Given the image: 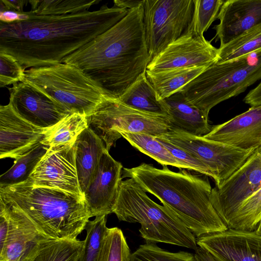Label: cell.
Masks as SVG:
<instances>
[{
	"mask_svg": "<svg viewBox=\"0 0 261 261\" xmlns=\"http://www.w3.org/2000/svg\"><path fill=\"white\" fill-rule=\"evenodd\" d=\"M129 11L105 5L93 11L59 16L27 11V20L0 21V51L14 57L24 70L56 65L115 25Z\"/></svg>",
	"mask_w": 261,
	"mask_h": 261,
	"instance_id": "cell-1",
	"label": "cell"
},
{
	"mask_svg": "<svg viewBox=\"0 0 261 261\" xmlns=\"http://www.w3.org/2000/svg\"><path fill=\"white\" fill-rule=\"evenodd\" d=\"M143 5V4H142ZM142 5L119 22L63 59L94 81L105 96L118 99L150 62Z\"/></svg>",
	"mask_w": 261,
	"mask_h": 261,
	"instance_id": "cell-2",
	"label": "cell"
},
{
	"mask_svg": "<svg viewBox=\"0 0 261 261\" xmlns=\"http://www.w3.org/2000/svg\"><path fill=\"white\" fill-rule=\"evenodd\" d=\"M122 177L133 178L155 196L197 238L228 229L211 202L213 188L207 177L186 169L174 172L167 166L159 169L144 163L123 168Z\"/></svg>",
	"mask_w": 261,
	"mask_h": 261,
	"instance_id": "cell-3",
	"label": "cell"
},
{
	"mask_svg": "<svg viewBox=\"0 0 261 261\" xmlns=\"http://www.w3.org/2000/svg\"><path fill=\"white\" fill-rule=\"evenodd\" d=\"M0 200L22 212L51 238L77 239L91 218L84 197L29 180L0 188Z\"/></svg>",
	"mask_w": 261,
	"mask_h": 261,
	"instance_id": "cell-4",
	"label": "cell"
},
{
	"mask_svg": "<svg viewBox=\"0 0 261 261\" xmlns=\"http://www.w3.org/2000/svg\"><path fill=\"white\" fill-rule=\"evenodd\" d=\"M119 221L138 223L146 243H164L195 250L194 234L170 209L151 200L133 178L122 180L113 210Z\"/></svg>",
	"mask_w": 261,
	"mask_h": 261,
	"instance_id": "cell-5",
	"label": "cell"
},
{
	"mask_svg": "<svg viewBox=\"0 0 261 261\" xmlns=\"http://www.w3.org/2000/svg\"><path fill=\"white\" fill-rule=\"evenodd\" d=\"M261 79V49L228 62L215 63L179 92L208 116L219 103L236 96Z\"/></svg>",
	"mask_w": 261,
	"mask_h": 261,
	"instance_id": "cell-6",
	"label": "cell"
},
{
	"mask_svg": "<svg viewBox=\"0 0 261 261\" xmlns=\"http://www.w3.org/2000/svg\"><path fill=\"white\" fill-rule=\"evenodd\" d=\"M25 82L34 86L68 114L90 115L105 96L91 79L75 66L61 63L25 70Z\"/></svg>",
	"mask_w": 261,
	"mask_h": 261,
	"instance_id": "cell-7",
	"label": "cell"
},
{
	"mask_svg": "<svg viewBox=\"0 0 261 261\" xmlns=\"http://www.w3.org/2000/svg\"><path fill=\"white\" fill-rule=\"evenodd\" d=\"M86 118L88 128L103 141L108 151L122 137L120 132L143 133L158 137L172 127L169 116L141 112L117 98L106 96Z\"/></svg>",
	"mask_w": 261,
	"mask_h": 261,
	"instance_id": "cell-8",
	"label": "cell"
},
{
	"mask_svg": "<svg viewBox=\"0 0 261 261\" xmlns=\"http://www.w3.org/2000/svg\"><path fill=\"white\" fill-rule=\"evenodd\" d=\"M143 24L150 62L168 45L188 34L194 0H144Z\"/></svg>",
	"mask_w": 261,
	"mask_h": 261,
	"instance_id": "cell-9",
	"label": "cell"
},
{
	"mask_svg": "<svg viewBox=\"0 0 261 261\" xmlns=\"http://www.w3.org/2000/svg\"><path fill=\"white\" fill-rule=\"evenodd\" d=\"M156 138L164 139L201 161L219 186L241 167L255 149H244L171 127Z\"/></svg>",
	"mask_w": 261,
	"mask_h": 261,
	"instance_id": "cell-10",
	"label": "cell"
},
{
	"mask_svg": "<svg viewBox=\"0 0 261 261\" xmlns=\"http://www.w3.org/2000/svg\"><path fill=\"white\" fill-rule=\"evenodd\" d=\"M261 188V146L219 186L213 188L211 202L225 223L240 205Z\"/></svg>",
	"mask_w": 261,
	"mask_h": 261,
	"instance_id": "cell-11",
	"label": "cell"
},
{
	"mask_svg": "<svg viewBox=\"0 0 261 261\" xmlns=\"http://www.w3.org/2000/svg\"><path fill=\"white\" fill-rule=\"evenodd\" d=\"M28 180L36 186L59 189L84 197L79 182L73 145L49 147Z\"/></svg>",
	"mask_w": 261,
	"mask_h": 261,
	"instance_id": "cell-12",
	"label": "cell"
},
{
	"mask_svg": "<svg viewBox=\"0 0 261 261\" xmlns=\"http://www.w3.org/2000/svg\"><path fill=\"white\" fill-rule=\"evenodd\" d=\"M218 58V48L203 35L189 33L168 45L149 62L147 70L159 71L184 67H208Z\"/></svg>",
	"mask_w": 261,
	"mask_h": 261,
	"instance_id": "cell-13",
	"label": "cell"
},
{
	"mask_svg": "<svg viewBox=\"0 0 261 261\" xmlns=\"http://www.w3.org/2000/svg\"><path fill=\"white\" fill-rule=\"evenodd\" d=\"M9 105L21 118L34 126L49 128L68 114L44 93L25 82L9 89Z\"/></svg>",
	"mask_w": 261,
	"mask_h": 261,
	"instance_id": "cell-14",
	"label": "cell"
},
{
	"mask_svg": "<svg viewBox=\"0 0 261 261\" xmlns=\"http://www.w3.org/2000/svg\"><path fill=\"white\" fill-rule=\"evenodd\" d=\"M196 242L219 261H261V235L255 231L227 229L201 236Z\"/></svg>",
	"mask_w": 261,
	"mask_h": 261,
	"instance_id": "cell-15",
	"label": "cell"
},
{
	"mask_svg": "<svg viewBox=\"0 0 261 261\" xmlns=\"http://www.w3.org/2000/svg\"><path fill=\"white\" fill-rule=\"evenodd\" d=\"M122 170L121 163L114 160L106 149L84 194L91 217L113 213L122 181Z\"/></svg>",
	"mask_w": 261,
	"mask_h": 261,
	"instance_id": "cell-16",
	"label": "cell"
},
{
	"mask_svg": "<svg viewBox=\"0 0 261 261\" xmlns=\"http://www.w3.org/2000/svg\"><path fill=\"white\" fill-rule=\"evenodd\" d=\"M44 129L18 116L8 103L0 107V158L15 160L27 153L44 138Z\"/></svg>",
	"mask_w": 261,
	"mask_h": 261,
	"instance_id": "cell-17",
	"label": "cell"
},
{
	"mask_svg": "<svg viewBox=\"0 0 261 261\" xmlns=\"http://www.w3.org/2000/svg\"><path fill=\"white\" fill-rule=\"evenodd\" d=\"M203 137L244 149H255L261 146V105L251 107L231 119L213 126Z\"/></svg>",
	"mask_w": 261,
	"mask_h": 261,
	"instance_id": "cell-18",
	"label": "cell"
},
{
	"mask_svg": "<svg viewBox=\"0 0 261 261\" xmlns=\"http://www.w3.org/2000/svg\"><path fill=\"white\" fill-rule=\"evenodd\" d=\"M214 27L220 47L261 23V0L224 1Z\"/></svg>",
	"mask_w": 261,
	"mask_h": 261,
	"instance_id": "cell-19",
	"label": "cell"
},
{
	"mask_svg": "<svg viewBox=\"0 0 261 261\" xmlns=\"http://www.w3.org/2000/svg\"><path fill=\"white\" fill-rule=\"evenodd\" d=\"M0 202L5 206L8 219L6 243L0 249V261H20L30 247L45 236L22 212Z\"/></svg>",
	"mask_w": 261,
	"mask_h": 261,
	"instance_id": "cell-20",
	"label": "cell"
},
{
	"mask_svg": "<svg viewBox=\"0 0 261 261\" xmlns=\"http://www.w3.org/2000/svg\"><path fill=\"white\" fill-rule=\"evenodd\" d=\"M164 100L168 107L172 127L198 136L211 132L213 126L208 123V116L190 102L181 92H176Z\"/></svg>",
	"mask_w": 261,
	"mask_h": 261,
	"instance_id": "cell-21",
	"label": "cell"
},
{
	"mask_svg": "<svg viewBox=\"0 0 261 261\" xmlns=\"http://www.w3.org/2000/svg\"><path fill=\"white\" fill-rule=\"evenodd\" d=\"M73 145L79 182L84 195L106 149L103 141L88 127L78 136Z\"/></svg>",
	"mask_w": 261,
	"mask_h": 261,
	"instance_id": "cell-22",
	"label": "cell"
},
{
	"mask_svg": "<svg viewBox=\"0 0 261 261\" xmlns=\"http://www.w3.org/2000/svg\"><path fill=\"white\" fill-rule=\"evenodd\" d=\"M84 241L43 237L36 242L20 261H78Z\"/></svg>",
	"mask_w": 261,
	"mask_h": 261,
	"instance_id": "cell-23",
	"label": "cell"
},
{
	"mask_svg": "<svg viewBox=\"0 0 261 261\" xmlns=\"http://www.w3.org/2000/svg\"><path fill=\"white\" fill-rule=\"evenodd\" d=\"M118 99L124 105L147 113L168 115V107L148 80L146 72L122 94Z\"/></svg>",
	"mask_w": 261,
	"mask_h": 261,
	"instance_id": "cell-24",
	"label": "cell"
},
{
	"mask_svg": "<svg viewBox=\"0 0 261 261\" xmlns=\"http://www.w3.org/2000/svg\"><path fill=\"white\" fill-rule=\"evenodd\" d=\"M207 67H184L159 71L146 70V77L161 99L180 90L202 72Z\"/></svg>",
	"mask_w": 261,
	"mask_h": 261,
	"instance_id": "cell-25",
	"label": "cell"
},
{
	"mask_svg": "<svg viewBox=\"0 0 261 261\" xmlns=\"http://www.w3.org/2000/svg\"><path fill=\"white\" fill-rule=\"evenodd\" d=\"M87 127L86 116L68 114L54 126L44 129L41 143L49 147L73 145L78 136Z\"/></svg>",
	"mask_w": 261,
	"mask_h": 261,
	"instance_id": "cell-26",
	"label": "cell"
},
{
	"mask_svg": "<svg viewBox=\"0 0 261 261\" xmlns=\"http://www.w3.org/2000/svg\"><path fill=\"white\" fill-rule=\"evenodd\" d=\"M120 135L132 146L162 165L188 169L187 166L177 160L155 137L143 133L127 132H120Z\"/></svg>",
	"mask_w": 261,
	"mask_h": 261,
	"instance_id": "cell-27",
	"label": "cell"
},
{
	"mask_svg": "<svg viewBox=\"0 0 261 261\" xmlns=\"http://www.w3.org/2000/svg\"><path fill=\"white\" fill-rule=\"evenodd\" d=\"M49 146L39 143L24 155L15 160L13 165L0 176V188L27 181Z\"/></svg>",
	"mask_w": 261,
	"mask_h": 261,
	"instance_id": "cell-28",
	"label": "cell"
},
{
	"mask_svg": "<svg viewBox=\"0 0 261 261\" xmlns=\"http://www.w3.org/2000/svg\"><path fill=\"white\" fill-rule=\"evenodd\" d=\"M261 49V23L246 31L218 48L217 63H222Z\"/></svg>",
	"mask_w": 261,
	"mask_h": 261,
	"instance_id": "cell-29",
	"label": "cell"
},
{
	"mask_svg": "<svg viewBox=\"0 0 261 261\" xmlns=\"http://www.w3.org/2000/svg\"><path fill=\"white\" fill-rule=\"evenodd\" d=\"M261 220V188L246 198L225 223L228 229L254 231Z\"/></svg>",
	"mask_w": 261,
	"mask_h": 261,
	"instance_id": "cell-30",
	"label": "cell"
},
{
	"mask_svg": "<svg viewBox=\"0 0 261 261\" xmlns=\"http://www.w3.org/2000/svg\"><path fill=\"white\" fill-rule=\"evenodd\" d=\"M99 1L30 0L31 14L39 16L63 15L89 11Z\"/></svg>",
	"mask_w": 261,
	"mask_h": 261,
	"instance_id": "cell-31",
	"label": "cell"
},
{
	"mask_svg": "<svg viewBox=\"0 0 261 261\" xmlns=\"http://www.w3.org/2000/svg\"><path fill=\"white\" fill-rule=\"evenodd\" d=\"M107 216H96L87 222L85 229L87 234L78 261L97 260L108 229Z\"/></svg>",
	"mask_w": 261,
	"mask_h": 261,
	"instance_id": "cell-32",
	"label": "cell"
},
{
	"mask_svg": "<svg viewBox=\"0 0 261 261\" xmlns=\"http://www.w3.org/2000/svg\"><path fill=\"white\" fill-rule=\"evenodd\" d=\"M131 255L122 230L108 228L97 261H130Z\"/></svg>",
	"mask_w": 261,
	"mask_h": 261,
	"instance_id": "cell-33",
	"label": "cell"
},
{
	"mask_svg": "<svg viewBox=\"0 0 261 261\" xmlns=\"http://www.w3.org/2000/svg\"><path fill=\"white\" fill-rule=\"evenodd\" d=\"M224 2L223 0H194V12L189 33L203 35L204 32L217 19Z\"/></svg>",
	"mask_w": 261,
	"mask_h": 261,
	"instance_id": "cell-34",
	"label": "cell"
},
{
	"mask_svg": "<svg viewBox=\"0 0 261 261\" xmlns=\"http://www.w3.org/2000/svg\"><path fill=\"white\" fill-rule=\"evenodd\" d=\"M130 261H195L194 254L185 251L171 252L154 243L140 245L131 255Z\"/></svg>",
	"mask_w": 261,
	"mask_h": 261,
	"instance_id": "cell-35",
	"label": "cell"
},
{
	"mask_svg": "<svg viewBox=\"0 0 261 261\" xmlns=\"http://www.w3.org/2000/svg\"><path fill=\"white\" fill-rule=\"evenodd\" d=\"M0 66L1 87L23 81L25 70L12 56L0 51Z\"/></svg>",
	"mask_w": 261,
	"mask_h": 261,
	"instance_id": "cell-36",
	"label": "cell"
},
{
	"mask_svg": "<svg viewBox=\"0 0 261 261\" xmlns=\"http://www.w3.org/2000/svg\"><path fill=\"white\" fill-rule=\"evenodd\" d=\"M156 138L177 160L187 166L188 170L195 171L214 179V176L209 168L201 161L168 141Z\"/></svg>",
	"mask_w": 261,
	"mask_h": 261,
	"instance_id": "cell-37",
	"label": "cell"
},
{
	"mask_svg": "<svg viewBox=\"0 0 261 261\" xmlns=\"http://www.w3.org/2000/svg\"><path fill=\"white\" fill-rule=\"evenodd\" d=\"M29 15L27 12H18L13 11H1L0 14V21L5 23H12L29 18Z\"/></svg>",
	"mask_w": 261,
	"mask_h": 261,
	"instance_id": "cell-38",
	"label": "cell"
},
{
	"mask_svg": "<svg viewBox=\"0 0 261 261\" xmlns=\"http://www.w3.org/2000/svg\"><path fill=\"white\" fill-rule=\"evenodd\" d=\"M29 1L17 0V1H1V12L4 11H13L18 12H24L23 9Z\"/></svg>",
	"mask_w": 261,
	"mask_h": 261,
	"instance_id": "cell-39",
	"label": "cell"
},
{
	"mask_svg": "<svg viewBox=\"0 0 261 261\" xmlns=\"http://www.w3.org/2000/svg\"><path fill=\"white\" fill-rule=\"evenodd\" d=\"M243 101L251 107L261 105V81L256 87L248 92Z\"/></svg>",
	"mask_w": 261,
	"mask_h": 261,
	"instance_id": "cell-40",
	"label": "cell"
},
{
	"mask_svg": "<svg viewBox=\"0 0 261 261\" xmlns=\"http://www.w3.org/2000/svg\"><path fill=\"white\" fill-rule=\"evenodd\" d=\"M143 1L133 0H115L114 6L127 10H132L136 8L143 4Z\"/></svg>",
	"mask_w": 261,
	"mask_h": 261,
	"instance_id": "cell-41",
	"label": "cell"
},
{
	"mask_svg": "<svg viewBox=\"0 0 261 261\" xmlns=\"http://www.w3.org/2000/svg\"><path fill=\"white\" fill-rule=\"evenodd\" d=\"M195 261H219L207 251L198 246L195 250Z\"/></svg>",
	"mask_w": 261,
	"mask_h": 261,
	"instance_id": "cell-42",
	"label": "cell"
},
{
	"mask_svg": "<svg viewBox=\"0 0 261 261\" xmlns=\"http://www.w3.org/2000/svg\"><path fill=\"white\" fill-rule=\"evenodd\" d=\"M255 232L259 235H261V220L258 224L256 229L254 230Z\"/></svg>",
	"mask_w": 261,
	"mask_h": 261,
	"instance_id": "cell-43",
	"label": "cell"
}]
</instances>
